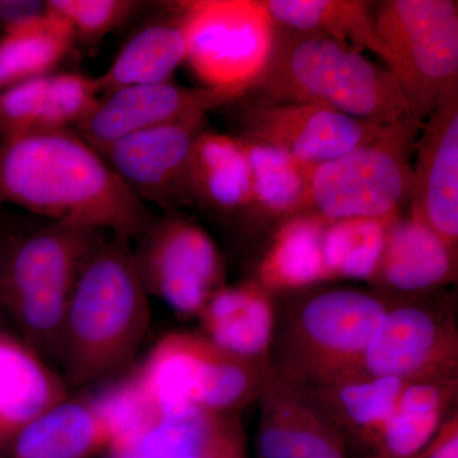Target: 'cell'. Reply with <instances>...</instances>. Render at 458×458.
Segmentation results:
<instances>
[{
	"instance_id": "obj_11",
	"label": "cell",
	"mask_w": 458,
	"mask_h": 458,
	"mask_svg": "<svg viewBox=\"0 0 458 458\" xmlns=\"http://www.w3.org/2000/svg\"><path fill=\"white\" fill-rule=\"evenodd\" d=\"M207 116L134 132L96 148L141 203L172 210L192 204L190 165Z\"/></svg>"
},
{
	"instance_id": "obj_31",
	"label": "cell",
	"mask_w": 458,
	"mask_h": 458,
	"mask_svg": "<svg viewBox=\"0 0 458 458\" xmlns=\"http://www.w3.org/2000/svg\"><path fill=\"white\" fill-rule=\"evenodd\" d=\"M51 74L16 84L0 95V143L38 129L47 105Z\"/></svg>"
},
{
	"instance_id": "obj_32",
	"label": "cell",
	"mask_w": 458,
	"mask_h": 458,
	"mask_svg": "<svg viewBox=\"0 0 458 458\" xmlns=\"http://www.w3.org/2000/svg\"><path fill=\"white\" fill-rule=\"evenodd\" d=\"M443 412L394 410L387 421L382 437L388 454L396 458L417 456L432 441L441 424Z\"/></svg>"
},
{
	"instance_id": "obj_26",
	"label": "cell",
	"mask_w": 458,
	"mask_h": 458,
	"mask_svg": "<svg viewBox=\"0 0 458 458\" xmlns=\"http://www.w3.org/2000/svg\"><path fill=\"white\" fill-rule=\"evenodd\" d=\"M393 221L346 219L325 228L324 258L327 278H375Z\"/></svg>"
},
{
	"instance_id": "obj_29",
	"label": "cell",
	"mask_w": 458,
	"mask_h": 458,
	"mask_svg": "<svg viewBox=\"0 0 458 458\" xmlns=\"http://www.w3.org/2000/svg\"><path fill=\"white\" fill-rule=\"evenodd\" d=\"M101 96L98 77L74 72L51 74L47 105L35 131L77 128L95 108Z\"/></svg>"
},
{
	"instance_id": "obj_8",
	"label": "cell",
	"mask_w": 458,
	"mask_h": 458,
	"mask_svg": "<svg viewBox=\"0 0 458 458\" xmlns=\"http://www.w3.org/2000/svg\"><path fill=\"white\" fill-rule=\"evenodd\" d=\"M190 71L209 89L246 95L267 68L276 23L262 0L179 2Z\"/></svg>"
},
{
	"instance_id": "obj_33",
	"label": "cell",
	"mask_w": 458,
	"mask_h": 458,
	"mask_svg": "<svg viewBox=\"0 0 458 458\" xmlns=\"http://www.w3.org/2000/svg\"><path fill=\"white\" fill-rule=\"evenodd\" d=\"M47 13V2L41 0H0V27L3 31Z\"/></svg>"
},
{
	"instance_id": "obj_28",
	"label": "cell",
	"mask_w": 458,
	"mask_h": 458,
	"mask_svg": "<svg viewBox=\"0 0 458 458\" xmlns=\"http://www.w3.org/2000/svg\"><path fill=\"white\" fill-rule=\"evenodd\" d=\"M406 381L394 377L367 376L345 382L336 390L340 411L352 426L382 432L397 408Z\"/></svg>"
},
{
	"instance_id": "obj_12",
	"label": "cell",
	"mask_w": 458,
	"mask_h": 458,
	"mask_svg": "<svg viewBox=\"0 0 458 458\" xmlns=\"http://www.w3.org/2000/svg\"><path fill=\"white\" fill-rule=\"evenodd\" d=\"M241 98L232 90L185 87L172 81L123 87L102 95L74 131L90 146L101 148L134 132L208 116Z\"/></svg>"
},
{
	"instance_id": "obj_35",
	"label": "cell",
	"mask_w": 458,
	"mask_h": 458,
	"mask_svg": "<svg viewBox=\"0 0 458 458\" xmlns=\"http://www.w3.org/2000/svg\"><path fill=\"white\" fill-rule=\"evenodd\" d=\"M209 458H238L236 445L231 434L216 448Z\"/></svg>"
},
{
	"instance_id": "obj_23",
	"label": "cell",
	"mask_w": 458,
	"mask_h": 458,
	"mask_svg": "<svg viewBox=\"0 0 458 458\" xmlns=\"http://www.w3.org/2000/svg\"><path fill=\"white\" fill-rule=\"evenodd\" d=\"M328 223L312 214L286 219L262 259L261 285L298 289L328 280L324 258V233Z\"/></svg>"
},
{
	"instance_id": "obj_15",
	"label": "cell",
	"mask_w": 458,
	"mask_h": 458,
	"mask_svg": "<svg viewBox=\"0 0 458 458\" xmlns=\"http://www.w3.org/2000/svg\"><path fill=\"white\" fill-rule=\"evenodd\" d=\"M114 428L98 396H68L30 421L11 443L13 458H90L110 450Z\"/></svg>"
},
{
	"instance_id": "obj_9",
	"label": "cell",
	"mask_w": 458,
	"mask_h": 458,
	"mask_svg": "<svg viewBox=\"0 0 458 458\" xmlns=\"http://www.w3.org/2000/svg\"><path fill=\"white\" fill-rule=\"evenodd\" d=\"M137 240L132 255L148 294L179 315H200L225 276L213 238L197 223L170 213L155 218Z\"/></svg>"
},
{
	"instance_id": "obj_14",
	"label": "cell",
	"mask_w": 458,
	"mask_h": 458,
	"mask_svg": "<svg viewBox=\"0 0 458 458\" xmlns=\"http://www.w3.org/2000/svg\"><path fill=\"white\" fill-rule=\"evenodd\" d=\"M387 311L375 295L336 289L315 295L304 304L298 327L318 357L331 363H358Z\"/></svg>"
},
{
	"instance_id": "obj_21",
	"label": "cell",
	"mask_w": 458,
	"mask_h": 458,
	"mask_svg": "<svg viewBox=\"0 0 458 458\" xmlns=\"http://www.w3.org/2000/svg\"><path fill=\"white\" fill-rule=\"evenodd\" d=\"M188 42L177 3L167 17L135 33L104 74L98 80L102 95L138 84L171 81L176 69L186 60Z\"/></svg>"
},
{
	"instance_id": "obj_34",
	"label": "cell",
	"mask_w": 458,
	"mask_h": 458,
	"mask_svg": "<svg viewBox=\"0 0 458 458\" xmlns=\"http://www.w3.org/2000/svg\"><path fill=\"white\" fill-rule=\"evenodd\" d=\"M429 458H458V437L457 426L450 428L447 436L439 439V442L434 445Z\"/></svg>"
},
{
	"instance_id": "obj_6",
	"label": "cell",
	"mask_w": 458,
	"mask_h": 458,
	"mask_svg": "<svg viewBox=\"0 0 458 458\" xmlns=\"http://www.w3.org/2000/svg\"><path fill=\"white\" fill-rule=\"evenodd\" d=\"M385 65L423 123L458 89V5L452 0H387L377 5Z\"/></svg>"
},
{
	"instance_id": "obj_1",
	"label": "cell",
	"mask_w": 458,
	"mask_h": 458,
	"mask_svg": "<svg viewBox=\"0 0 458 458\" xmlns=\"http://www.w3.org/2000/svg\"><path fill=\"white\" fill-rule=\"evenodd\" d=\"M0 204L131 242L155 221L148 205L74 129L0 143Z\"/></svg>"
},
{
	"instance_id": "obj_13",
	"label": "cell",
	"mask_w": 458,
	"mask_h": 458,
	"mask_svg": "<svg viewBox=\"0 0 458 458\" xmlns=\"http://www.w3.org/2000/svg\"><path fill=\"white\" fill-rule=\"evenodd\" d=\"M414 152L411 214L457 249L458 89L421 123Z\"/></svg>"
},
{
	"instance_id": "obj_7",
	"label": "cell",
	"mask_w": 458,
	"mask_h": 458,
	"mask_svg": "<svg viewBox=\"0 0 458 458\" xmlns=\"http://www.w3.org/2000/svg\"><path fill=\"white\" fill-rule=\"evenodd\" d=\"M131 377L158 414L189 409L222 414L242 403L255 384L246 360L222 352L204 336L181 333L162 337Z\"/></svg>"
},
{
	"instance_id": "obj_4",
	"label": "cell",
	"mask_w": 458,
	"mask_h": 458,
	"mask_svg": "<svg viewBox=\"0 0 458 458\" xmlns=\"http://www.w3.org/2000/svg\"><path fill=\"white\" fill-rule=\"evenodd\" d=\"M105 232L51 222L0 241V301L23 342L42 358L62 360L66 312L87 259Z\"/></svg>"
},
{
	"instance_id": "obj_3",
	"label": "cell",
	"mask_w": 458,
	"mask_h": 458,
	"mask_svg": "<svg viewBox=\"0 0 458 458\" xmlns=\"http://www.w3.org/2000/svg\"><path fill=\"white\" fill-rule=\"evenodd\" d=\"M250 92L267 101L319 105L378 125L414 117L386 66L327 36L276 25L269 62Z\"/></svg>"
},
{
	"instance_id": "obj_17",
	"label": "cell",
	"mask_w": 458,
	"mask_h": 458,
	"mask_svg": "<svg viewBox=\"0 0 458 458\" xmlns=\"http://www.w3.org/2000/svg\"><path fill=\"white\" fill-rule=\"evenodd\" d=\"M443 342L441 325L433 313L423 307H397L386 313L360 363L369 376L408 382L438 361Z\"/></svg>"
},
{
	"instance_id": "obj_20",
	"label": "cell",
	"mask_w": 458,
	"mask_h": 458,
	"mask_svg": "<svg viewBox=\"0 0 458 458\" xmlns=\"http://www.w3.org/2000/svg\"><path fill=\"white\" fill-rule=\"evenodd\" d=\"M192 203L221 214L249 209L251 172L237 135L208 131L199 134L190 165Z\"/></svg>"
},
{
	"instance_id": "obj_30",
	"label": "cell",
	"mask_w": 458,
	"mask_h": 458,
	"mask_svg": "<svg viewBox=\"0 0 458 458\" xmlns=\"http://www.w3.org/2000/svg\"><path fill=\"white\" fill-rule=\"evenodd\" d=\"M143 3L132 0H47L50 13L63 18L75 41L95 47L108 33L122 27Z\"/></svg>"
},
{
	"instance_id": "obj_25",
	"label": "cell",
	"mask_w": 458,
	"mask_h": 458,
	"mask_svg": "<svg viewBox=\"0 0 458 458\" xmlns=\"http://www.w3.org/2000/svg\"><path fill=\"white\" fill-rule=\"evenodd\" d=\"M240 138L251 172V200L247 210L286 219L303 214L312 167L270 144Z\"/></svg>"
},
{
	"instance_id": "obj_22",
	"label": "cell",
	"mask_w": 458,
	"mask_h": 458,
	"mask_svg": "<svg viewBox=\"0 0 458 458\" xmlns=\"http://www.w3.org/2000/svg\"><path fill=\"white\" fill-rule=\"evenodd\" d=\"M274 23L295 31L316 32L352 49L369 50L385 63L372 7L361 0H262Z\"/></svg>"
},
{
	"instance_id": "obj_27",
	"label": "cell",
	"mask_w": 458,
	"mask_h": 458,
	"mask_svg": "<svg viewBox=\"0 0 458 458\" xmlns=\"http://www.w3.org/2000/svg\"><path fill=\"white\" fill-rule=\"evenodd\" d=\"M276 403L259 438L262 458H344L306 410L289 401Z\"/></svg>"
},
{
	"instance_id": "obj_10",
	"label": "cell",
	"mask_w": 458,
	"mask_h": 458,
	"mask_svg": "<svg viewBox=\"0 0 458 458\" xmlns=\"http://www.w3.org/2000/svg\"><path fill=\"white\" fill-rule=\"evenodd\" d=\"M234 107L240 137L270 144L301 164L318 165L375 140L386 126L319 105L273 102L243 95Z\"/></svg>"
},
{
	"instance_id": "obj_5",
	"label": "cell",
	"mask_w": 458,
	"mask_h": 458,
	"mask_svg": "<svg viewBox=\"0 0 458 458\" xmlns=\"http://www.w3.org/2000/svg\"><path fill=\"white\" fill-rule=\"evenodd\" d=\"M420 126L414 117L391 123L369 143L313 165L303 214L327 222L399 218L411 197V157Z\"/></svg>"
},
{
	"instance_id": "obj_24",
	"label": "cell",
	"mask_w": 458,
	"mask_h": 458,
	"mask_svg": "<svg viewBox=\"0 0 458 458\" xmlns=\"http://www.w3.org/2000/svg\"><path fill=\"white\" fill-rule=\"evenodd\" d=\"M74 42L68 23L49 11L38 20L3 31L0 95L16 84L54 73V69L73 49Z\"/></svg>"
},
{
	"instance_id": "obj_18",
	"label": "cell",
	"mask_w": 458,
	"mask_h": 458,
	"mask_svg": "<svg viewBox=\"0 0 458 458\" xmlns=\"http://www.w3.org/2000/svg\"><path fill=\"white\" fill-rule=\"evenodd\" d=\"M457 249L418 216L394 219L387 229L376 276L394 291H428L454 276Z\"/></svg>"
},
{
	"instance_id": "obj_16",
	"label": "cell",
	"mask_w": 458,
	"mask_h": 458,
	"mask_svg": "<svg viewBox=\"0 0 458 458\" xmlns=\"http://www.w3.org/2000/svg\"><path fill=\"white\" fill-rule=\"evenodd\" d=\"M68 396L65 382L35 349L0 331V448Z\"/></svg>"
},
{
	"instance_id": "obj_2",
	"label": "cell",
	"mask_w": 458,
	"mask_h": 458,
	"mask_svg": "<svg viewBox=\"0 0 458 458\" xmlns=\"http://www.w3.org/2000/svg\"><path fill=\"white\" fill-rule=\"evenodd\" d=\"M131 241L105 238L87 259L66 312L60 363L74 387L129 366L146 339L150 307Z\"/></svg>"
},
{
	"instance_id": "obj_19",
	"label": "cell",
	"mask_w": 458,
	"mask_h": 458,
	"mask_svg": "<svg viewBox=\"0 0 458 458\" xmlns=\"http://www.w3.org/2000/svg\"><path fill=\"white\" fill-rule=\"evenodd\" d=\"M199 318L205 339L229 355L249 360L269 348L273 309L264 289L256 283L222 285L214 292Z\"/></svg>"
}]
</instances>
